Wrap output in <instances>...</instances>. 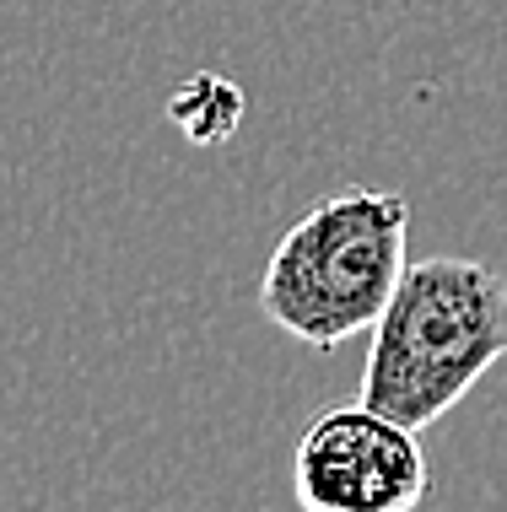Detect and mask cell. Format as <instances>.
Here are the masks:
<instances>
[{"label": "cell", "mask_w": 507, "mask_h": 512, "mask_svg": "<svg viewBox=\"0 0 507 512\" xmlns=\"http://www.w3.org/2000/svg\"><path fill=\"white\" fill-rule=\"evenodd\" d=\"M507 356V281L486 259H410L373 318L362 405L427 432Z\"/></svg>", "instance_id": "obj_1"}, {"label": "cell", "mask_w": 507, "mask_h": 512, "mask_svg": "<svg viewBox=\"0 0 507 512\" xmlns=\"http://www.w3.org/2000/svg\"><path fill=\"white\" fill-rule=\"evenodd\" d=\"M410 265V200L394 189H340L286 227L259 281V308L313 351L373 329Z\"/></svg>", "instance_id": "obj_2"}, {"label": "cell", "mask_w": 507, "mask_h": 512, "mask_svg": "<svg viewBox=\"0 0 507 512\" xmlns=\"http://www.w3.org/2000/svg\"><path fill=\"white\" fill-rule=\"evenodd\" d=\"M297 502L308 512H400L427 496L421 432L373 405H340L308 421L292 464Z\"/></svg>", "instance_id": "obj_3"}, {"label": "cell", "mask_w": 507, "mask_h": 512, "mask_svg": "<svg viewBox=\"0 0 507 512\" xmlns=\"http://www.w3.org/2000/svg\"><path fill=\"white\" fill-rule=\"evenodd\" d=\"M168 114L173 124L189 135L195 146H216V141H227L232 130H238V119H243V92L232 87L227 76H195V81H184V92H173V103H168Z\"/></svg>", "instance_id": "obj_4"}]
</instances>
